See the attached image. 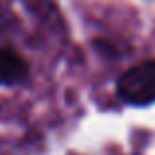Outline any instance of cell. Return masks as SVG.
<instances>
[{"mask_svg":"<svg viewBox=\"0 0 155 155\" xmlns=\"http://www.w3.org/2000/svg\"><path fill=\"white\" fill-rule=\"evenodd\" d=\"M117 97L129 105H147L155 101V60L123 72L117 80Z\"/></svg>","mask_w":155,"mask_h":155,"instance_id":"cell-1","label":"cell"},{"mask_svg":"<svg viewBox=\"0 0 155 155\" xmlns=\"http://www.w3.org/2000/svg\"><path fill=\"white\" fill-rule=\"evenodd\" d=\"M28 76V66L18 54L0 48V84L14 86L24 82Z\"/></svg>","mask_w":155,"mask_h":155,"instance_id":"cell-2","label":"cell"}]
</instances>
